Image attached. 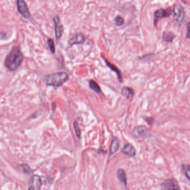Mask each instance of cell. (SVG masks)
<instances>
[{"mask_svg": "<svg viewBox=\"0 0 190 190\" xmlns=\"http://www.w3.org/2000/svg\"><path fill=\"white\" fill-rule=\"evenodd\" d=\"M23 54L18 47H14L6 56L5 65L10 72H14L20 67L23 62Z\"/></svg>", "mask_w": 190, "mask_h": 190, "instance_id": "1", "label": "cell"}, {"mask_svg": "<svg viewBox=\"0 0 190 190\" xmlns=\"http://www.w3.org/2000/svg\"><path fill=\"white\" fill-rule=\"evenodd\" d=\"M69 79V75L65 72H59L48 75L44 77L45 84L48 85L59 87L64 84Z\"/></svg>", "mask_w": 190, "mask_h": 190, "instance_id": "2", "label": "cell"}, {"mask_svg": "<svg viewBox=\"0 0 190 190\" xmlns=\"http://www.w3.org/2000/svg\"><path fill=\"white\" fill-rule=\"evenodd\" d=\"M173 16L174 20L179 23H182L184 20V11L183 7L179 4H175L173 7Z\"/></svg>", "mask_w": 190, "mask_h": 190, "instance_id": "3", "label": "cell"}, {"mask_svg": "<svg viewBox=\"0 0 190 190\" xmlns=\"http://www.w3.org/2000/svg\"><path fill=\"white\" fill-rule=\"evenodd\" d=\"M17 10L23 17L28 19L31 17L26 3L24 0H17Z\"/></svg>", "mask_w": 190, "mask_h": 190, "instance_id": "4", "label": "cell"}, {"mask_svg": "<svg viewBox=\"0 0 190 190\" xmlns=\"http://www.w3.org/2000/svg\"><path fill=\"white\" fill-rule=\"evenodd\" d=\"M161 189L163 190H179L180 187L176 180L169 179H166L162 183Z\"/></svg>", "mask_w": 190, "mask_h": 190, "instance_id": "5", "label": "cell"}, {"mask_svg": "<svg viewBox=\"0 0 190 190\" xmlns=\"http://www.w3.org/2000/svg\"><path fill=\"white\" fill-rule=\"evenodd\" d=\"M42 181L41 178L38 175H34L30 180L28 184V189L29 190H38L41 188Z\"/></svg>", "mask_w": 190, "mask_h": 190, "instance_id": "6", "label": "cell"}, {"mask_svg": "<svg viewBox=\"0 0 190 190\" xmlns=\"http://www.w3.org/2000/svg\"><path fill=\"white\" fill-rule=\"evenodd\" d=\"M133 134L137 137L145 138L148 135L149 130L145 125H140L134 129Z\"/></svg>", "mask_w": 190, "mask_h": 190, "instance_id": "7", "label": "cell"}, {"mask_svg": "<svg viewBox=\"0 0 190 190\" xmlns=\"http://www.w3.org/2000/svg\"><path fill=\"white\" fill-rule=\"evenodd\" d=\"M53 20L55 23V36L57 40L60 39L62 37V34L63 33V28L62 25L60 18L59 16H56L53 18Z\"/></svg>", "mask_w": 190, "mask_h": 190, "instance_id": "8", "label": "cell"}, {"mask_svg": "<svg viewBox=\"0 0 190 190\" xmlns=\"http://www.w3.org/2000/svg\"><path fill=\"white\" fill-rule=\"evenodd\" d=\"M172 15V11L168 9H160L157 10L155 13V23H157V20L161 18H165V17H169Z\"/></svg>", "mask_w": 190, "mask_h": 190, "instance_id": "9", "label": "cell"}, {"mask_svg": "<svg viewBox=\"0 0 190 190\" xmlns=\"http://www.w3.org/2000/svg\"><path fill=\"white\" fill-rule=\"evenodd\" d=\"M122 152L124 155L130 157H133L136 155V150L133 145L129 144H127L124 145L122 149Z\"/></svg>", "mask_w": 190, "mask_h": 190, "instance_id": "10", "label": "cell"}, {"mask_svg": "<svg viewBox=\"0 0 190 190\" xmlns=\"http://www.w3.org/2000/svg\"><path fill=\"white\" fill-rule=\"evenodd\" d=\"M85 41L84 35L82 33H78L75 35L72 39L70 40L69 44L70 45L74 44H83Z\"/></svg>", "mask_w": 190, "mask_h": 190, "instance_id": "11", "label": "cell"}, {"mask_svg": "<svg viewBox=\"0 0 190 190\" xmlns=\"http://www.w3.org/2000/svg\"><path fill=\"white\" fill-rule=\"evenodd\" d=\"M102 57L104 59V61L106 63V65L108 66V67H109L110 69H111L112 71H113L114 72L117 74V75L118 78L119 79V80L120 82L122 81V74L121 71L119 70V69L118 68L116 65H114V64H113L112 63H111L110 62H109L108 60H106V58L104 56H102Z\"/></svg>", "mask_w": 190, "mask_h": 190, "instance_id": "12", "label": "cell"}, {"mask_svg": "<svg viewBox=\"0 0 190 190\" xmlns=\"http://www.w3.org/2000/svg\"><path fill=\"white\" fill-rule=\"evenodd\" d=\"M121 93L124 97L127 99H131L134 95V90L129 87H123L121 90Z\"/></svg>", "mask_w": 190, "mask_h": 190, "instance_id": "13", "label": "cell"}, {"mask_svg": "<svg viewBox=\"0 0 190 190\" xmlns=\"http://www.w3.org/2000/svg\"><path fill=\"white\" fill-rule=\"evenodd\" d=\"M117 176L120 182H121L125 186H126L127 184V178L124 170L122 168L118 169L117 172Z\"/></svg>", "mask_w": 190, "mask_h": 190, "instance_id": "14", "label": "cell"}, {"mask_svg": "<svg viewBox=\"0 0 190 190\" xmlns=\"http://www.w3.org/2000/svg\"><path fill=\"white\" fill-rule=\"evenodd\" d=\"M119 147V141L117 138H114L112 140V143L109 149V155L111 156L118 151Z\"/></svg>", "mask_w": 190, "mask_h": 190, "instance_id": "15", "label": "cell"}, {"mask_svg": "<svg viewBox=\"0 0 190 190\" xmlns=\"http://www.w3.org/2000/svg\"><path fill=\"white\" fill-rule=\"evenodd\" d=\"M175 37V35L172 32H165L163 35V39L168 43L172 42Z\"/></svg>", "mask_w": 190, "mask_h": 190, "instance_id": "16", "label": "cell"}, {"mask_svg": "<svg viewBox=\"0 0 190 190\" xmlns=\"http://www.w3.org/2000/svg\"><path fill=\"white\" fill-rule=\"evenodd\" d=\"M90 88L94 91H95L96 93H101V89L99 85L95 82V81L91 80H90L89 84Z\"/></svg>", "mask_w": 190, "mask_h": 190, "instance_id": "17", "label": "cell"}, {"mask_svg": "<svg viewBox=\"0 0 190 190\" xmlns=\"http://www.w3.org/2000/svg\"><path fill=\"white\" fill-rule=\"evenodd\" d=\"M19 168L21 169V171L23 172V173H26V174H31L33 172L31 169L26 164H21L19 166Z\"/></svg>", "mask_w": 190, "mask_h": 190, "instance_id": "18", "label": "cell"}, {"mask_svg": "<svg viewBox=\"0 0 190 190\" xmlns=\"http://www.w3.org/2000/svg\"><path fill=\"white\" fill-rule=\"evenodd\" d=\"M182 168L183 170L184 171L185 176L186 178L190 181V164H183L182 165Z\"/></svg>", "mask_w": 190, "mask_h": 190, "instance_id": "19", "label": "cell"}, {"mask_svg": "<svg viewBox=\"0 0 190 190\" xmlns=\"http://www.w3.org/2000/svg\"><path fill=\"white\" fill-rule=\"evenodd\" d=\"M48 44L49 48L50 49V50L52 54H55V46L54 45V41L51 39H48Z\"/></svg>", "mask_w": 190, "mask_h": 190, "instance_id": "20", "label": "cell"}, {"mask_svg": "<svg viewBox=\"0 0 190 190\" xmlns=\"http://www.w3.org/2000/svg\"><path fill=\"white\" fill-rule=\"evenodd\" d=\"M74 128L75 132V134L77 135V137L78 138H80V135H81V130H80V129L79 128L78 123L77 121H75L74 123Z\"/></svg>", "mask_w": 190, "mask_h": 190, "instance_id": "21", "label": "cell"}, {"mask_svg": "<svg viewBox=\"0 0 190 190\" xmlns=\"http://www.w3.org/2000/svg\"><path fill=\"white\" fill-rule=\"evenodd\" d=\"M114 22H115V24L118 26H122L124 23V20L123 18V17L120 16H118L117 17L115 18L114 19Z\"/></svg>", "mask_w": 190, "mask_h": 190, "instance_id": "22", "label": "cell"}, {"mask_svg": "<svg viewBox=\"0 0 190 190\" xmlns=\"http://www.w3.org/2000/svg\"><path fill=\"white\" fill-rule=\"evenodd\" d=\"M145 121H147V123H148L149 124H150V125H151L154 122V119H153V118H146Z\"/></svg>", "mask_w": 190, "mask_h": 190, "instance_id": "23", "label": "cell"}, {"mask_svg": "<svg viewBox=\"0 0 190 190\" xmlns=\"http://www.w3.org/2000/svg\"><path fill=\"white\" fill-rule=\"evenodd\" d=\"M187 28H188V33L187 35V38L190 39V22L188 23V24H187Z\"/></svg>", "mask_w": 190, "mask_h": 190, "instance_id": "24", "label": "cell"}]
</instances>
